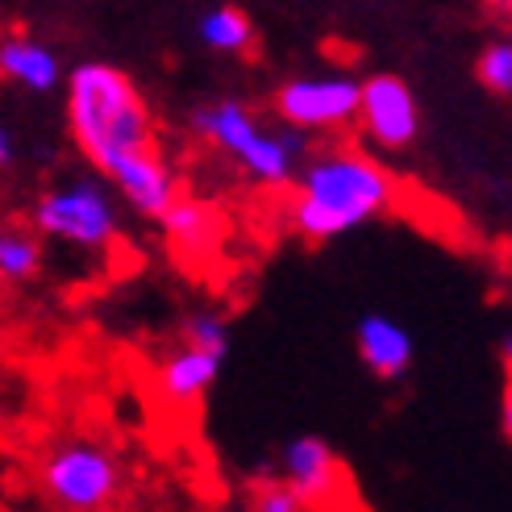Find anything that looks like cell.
I'll return each instance as SVG.
<instances>
[{
	"label": "cell",
	"instance_id": "cell-1",
	"mask_svg": "<svg viewBox=\"0 0 512 512\" xmlns=\"http://www.w3.org/2000/svg\"><path fill=\"white\" fill-rule=\"evenodd\" d=\"M67 125L96 171H109L130 150L155 146V121L138 84L109 63H80L71 71Z\"/></svg>",
	"mask_w": 512,
	"mask_h": 512
},
{
	"label": "cell",
	"instance_id": "cell-2",
	"mask_svg": "<svg viewBox=\"0 0 512 512\" xmlns=\"http://www.w3.org/2000/svg\"><path fill=\"white\" fill-rule=\"evenodd\" d=\"M392 196L396 188L379 163L354 150H334L304 167L300 192L292 200V221L304 238L325 242L383 213Z\"/></svg>",
	"mask_w": 512,
	"mask_h": 512
},
{
	"label": "cell",
	"instance_id": "cell-3",
	"mask_svg": "<svg viewBox=\"0 0 512 512\" xmlns=\"http://www.w3.org/2000/svg\"><path fill=\"white\" fill-rule=\"evenodd\" d=\"M196 130L217 142L229 159H238L242 171H250L263 184H288L296 155H300V138L288 134H267L238 100H221L213 109L196 113Z\"/></svg>",
	"mask_w": 512,
	"mask_h": 512
},
{
	"label": "cell",
	"instance_id": "cell-4",
	"mask_svg": "<svg viewBox=\"0 0 512 512\" xmlns=\"http://www.w3.org/2000/svg\"><path fill=\"white\" fill-rule=\"evenodd\" d=\"M38 234L59 238L80 250H105L117 242V204L96 179H71L50 188L34 204Z\"/></svg>",
	"mask_w": 512,
	"mask_h": 512
},
{
	"label": "cell",
	"instance_id": "cell-5",
	"mask_svg": "<svg viewBox=\"0 0 512 512\" xmlns=\"http://www.w3.org/2000/svg\"><path fill=\"white\" fill-rule=\"evenodd\" d=\"M42 488L59 508H109L121 492V463L96 442H67L42 463Z\"/></svg>",
	"mask_w": 512,
	"mask_h": 512
},
{
	"label": "cell",
	"instance_id": "cell-6",
	"mask_svg": "<svg viewBox=\"0 0 512 512\" xmlns=\"http://www.w3.org/2000/svg\"><path fill=\"white\" fill-rule=\"evenodd\" d=\"M358 88L350 75L292 80L275 92V109L292 130H342L358 117Z\"/></svg>",
	"mask_w": 512,
	"mask_h": 512
},
{
	"label": "cell",
	"instance_id": "cell-7",
	"mask_svg": "<svg viewBox=\"0 0 512 512\" xmlns=\"http://www.w3.org/2000/svg\"><path fill=\"white\" fill-rule=\"evenodd\" d=\"M358 117H363L371 142L388 146V150H400L417 138V100H413V88H408L400 75H375L358 88Z\"/></svg>",
	"mask_w": 512,
	"mask_h": 512
},
{
	"label": "cell",
	"instance_id": "cell-8",
	"mask_svg": "<svg viewBox=\"0 0 512 512\" xmlns=\"http://www.w3.org/2000/svg\"><path fill=\"white\" fill-rule=\"evenodd\" d=\"M284 475L296 488V496L317 508V504H342L350 496L346 467L338 463V454L329 450L321 438H296L284 450Z\"/></svg>",
	"mask_w": 512,
	"mask_h": 512
},
{
	"label": "cell",
	"instance_id": "cell-9",
	"mask_svg": "<svg viewBox=\"0 0 512 512\" xmlns=\"http://www.w3.org/2000/svg\"><path fill=\"white\" fill-rule=\"evenodd\" d=\"M105 175L117 184V192L130 200L138 213H146V217H163V209L179 196L175 171L159 155V146L130 150V155H121Z\"/></svg>",
	"mask_w": 512,
	"mask_h": 512
},
{
	"label": "cell",
	"instance_id": "cell-10",
	"mask_svg": "<svg viewBox=\"0 0 512 512\" xmlns=\"http://www.w3.org/2000/svg\"><path fill=\"white\" fill-rule=\"evenodd\" d=\"M221 363H225V354L184 342L159 367V392H163V400L167 404H192V400H200L217 383Z\"/></svg>",
	"mask_w": 512,
	"mask_h": 512
},
{
	"label": "cell",
	"instance_id": "cell-11",
	"mask_svg": "<svg viewBox=\"0 0 512 512\" xmlns=\"http://www.w3.org/2000/svg\"><path fill=\"white\" fill-rule=\"evenodd\" d=\"M159 221L167 229V242L175 246V254H184V259H209L221 238L217 209L204 200H192V196H175Z\"/></svg>",
	"mask_w": 512,
	"mask_h": 512
},
{
	"label": "cell",
	"instance_id": "cell-12",
	"mask_svg": "<svg viewBox=\"0 0 512 512\" xmlns=\"http://www.w3.org/2000/svg\"><path fill=\"white\" fill-rule=\"evenodd\" d=\"M358 354H363V363L379 379H396L413 363V338H408V329L400 321L371 313L358 321Z\"/></svg>",
	"mask_w": 512,
	"mask_h": 512
},
{
	"label": "cell",
	"instance_id": "cell-13",
	"mask_svg": "<svg viewBox=\"0 0 512 512\" xmlns=\"http://www.w3.org/2000/svg\"><path fill=\"white\" fill-rule=\"evenodd\" d=\"M0 75L30 92H55L63 80V63L55 50L34 38H0Z\"/></svg>",
	"mask_w": 512,
	"mask_h": 512
},
{
	"label": "cell",
	"instance_id": "cell-14",
	"mask_svg": "<svg viewBox=\"0 0 512 512\" xmlns=\"http://www.w3.org/2000/svg\"><path fill=\"white\" fill-rule=\"evenodd\" d=\"M200 38H204V46L221 50V55H242V50H250V42H254V25L234 5H221V9L200 17Z\"/></svg>",
	"mask_w": 512,
	"mask_h": 512
},
{
	"label": "cell",
	"instance_id": "cell-15",
	"mask_svg": "<svg viewBox=\"0 0 512 512\" xmlns=\"http://www.w3.org/2000/svg\"><path fill=\"white\" fill-rule=\"evenodd\" d=\"M38 267H42L38 238L0 225V279H5V284H25V279L38 275Z\"/></svg>",
	"mask_w": 512,
	"mask_h": 512
},
{
	"label": "cell",
	"instance_id": "cell-16",
	"mask_svg": "<svg viewBox=\"0 0 512 512\" xmlns=\"http://www.w3.org/2000/svg\"><path fill=\"white\" fill-rule=\"evenodd\" d=\"M479 80L496 96H512V42H496L483 50L479 59Z\"/></svg>",
	"mask_w": 512,
	"mask_h": 512
},
{
	"label": "cell",
	"instance_id": "cell-17",
	"mask_svg": "<svg viewBox=\"0 0 512 512\" xmlns=\"http://www.w3.org/2000/svg\"><path fill=\"white\" fill-rule=\"evenodd\" d=\"M184 342L204 346V350H217V354H229V325L217 313H196V317L184 321Z\"/></svg>",
	"mask_w": 512,
	"mask_h": 512
},
{
	"label": "cell",
	"instance_id": "cell-18",
	"mask_svg": "<svg viewBox=\"0 0 512 512\" xmlns=\"http://www.w3.org/2000/svg\"><path fill=\"white\" fill-rule=\"evenodd\" d=\"M254 508H263V512H300V508H309L292 483H271V488L259 492V500H254Z\"/></svg>",
	"mask_w": 512,
	"mask_h": 512
},
{
	"label": "cell",
	"instance_id": "cell-19",
	"mask_svg": "<svg viewBox=\"0 0 512 512\" xmlns=\"http://www.w3.org/2000/svg\"><path fill=\"white\" fill-rule=\"evenodd\" d=\"M17 163V142H13V130L0 121V171Z\"/></svg>",
	"mask_w": 512,
	"mask_h": 512
},
{
	"label": "cell",
	"instance_id": "cell-20",
	"mask_svg": "<svg viewBox=\"0 0 512 512\" xmlns=\"http://www.w3.org/2000/svg\"><path fill=\"white\" fill-rule=\"evenodd\" d=\"M504 433L512 442V371H508V383H504Z\"/></svg>",
	"mask_w": 512,
	"mask_h": 512
},
{
	"label": "cell",
	"instance_id": "cell-21",
	"mask_svg": "<svg viewBox=\"0 0 512 512\" xmlns=\"http://www.w3.org/2000/svg\"><path fill=\"white\" fill-rule=\"evenodd\" d=\"M504 358H508V371H512V334L504 338Z\"/></svg>",
	"mask_w": 512,
	"mask_h": 512
},
{
	"label": "cell",
	"instance_id": "cell-22",
	"mask_svg": "<svg viewBox=\"0 0 512 512\" xmlns=\"http://www.w3.org/2000/svg\"><path fill=\"white\" fill-rule=\"evenodd\" d=\"M496 5H512V0H496Z\"/></svg>",
	"mask_w": 512,
	"mask_h": 512
}]
</instances>
